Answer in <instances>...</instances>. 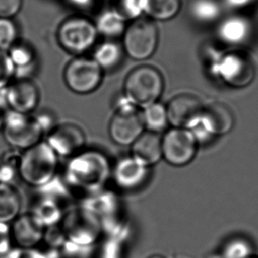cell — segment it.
<instances>
[{"label": "cell", "instance_id": "6da1fadb", "mask_svg": "<svg viewBox=\"0 0 258 258\" xmlns=\"http://www.w3.org/2000/svg\"><path fill=\"white\" fill-rule=\"evenodd\" d=\"M110 174L108 157L99 151L88 150L72 157L63 178L69 188L89 195L103 189Z\"/></svg>", "mask_w": 258, "mask_h": 258}, {"label": "cell", "instance_id": "7a4b0ae2", "mask_svg": "<svg viewBox=\"0 0 258 258\" xmlns=\"http://www.w3.org/2000/svg\"><path fill=\"white\" fill-rule=\"evenodd\" d=\"M58 156L46 141L21 153L20 179L35 188L47 184L57 174Z\"/></svg>", "mask_w": 258, "mask_h": 258}, {"label": "cell", "instance_id": "3957f363", "mask_svg": "<svg viewBox=\"0 0 258 258\" xmlns=\"http://www.w3.org/2000/svg\"><path fill=\"white\" fill-rule=\"evenodd\" d=\"M163 89L162 74L157 68L150 66L133 69L124 81V96L137 108H147L158 102Z\"/></svg>", "mask_w": 258, "mask_h": 258}, {"label": "cell", "instance_id": "277c9868", "mask_svg": "<svg viewBox=\"0 0 258 258\" xmlns=\"http://www.w3.org/2000/svg\"><path fill=\"white\" fill-rule=\"evenodd\" d=\"M123 50L134 60L148 59L154 55L159 42V30L153 20L140 17L126 27L122 35Z\"/></svg>", "mask_w": 258, "mask_h": 258}, {"label": "cell", "instance_id": "5b68a950", "mask_svg": "<svg viewBox=\"0 0 258 258\" xmlns=\"http://www.w3.org/2000/svg\"><path fill=\"white\" fill-rule=\"evenodd\" d=\"M2 134L10 148L21 152L40 143L44 135L33 115L11 109L5 112Z\"/></svg>", "mask_w": 258, "mask_h": 258}, {"label": "cell", "instance_id": "8992f818", "mask_svg": "<svg viewBox=\"0 0 258 258\" xmlns=\"http://www.w3.org/2000/svg\"><path fill=\"white\" fill-rule=\"evenodd\" d=\"M95 23L85 16H72L63 21L57 30L60 46L67 52L81 55L90 49L97 40Z\"/></svg>", "mask_w": 258, "mask_h": 258}, {"label": "cell", "instance_id": "52a82bcc", "mask_svg": "<svg viewBox=\"0 0 258 258\" xmlns=\"http://www.w3.org/2000/svg\"><path fill=\"white\" fill-rule=\"evenodd\" d=\"M142 114L125 96L119 100L108 133L115 143L121 146H132L144 133Z\"/></svg>", "mask_w": 258, "mask_h": 258}, {"label": "cell", "instance_id": "ba28073f", "mask_svg": "<svg viewBox=\"0 0 258 258\" xmlns=\"http://www.w3.org/2000/svg\"><path fill=\"white\" fill-rule=\"evenodd\" d=\"M103 70L94 59L77 57L67 64L63 80L67 87L75 94H87L100 87Z\"/></svg>", "mask_w": 258, "mask_h": 258}, {"label": "cell", "instance_id": "9c48e42d", "mask_svg": "<svg viewBox=\"0 0 258 258\" xmlns=\"http://www.w3.org/2000/svg\"><path fill=\"white\" fill-rule=\"evenodd\" d=\"M162 157L168 164L183 167L195 158L198 142L188 130L172 128L161 139Z\"/></svg>", "mask_w": 258, "mask_h": 258}, {"label": "cell", "instance_id": "30bf717a", "mask_svg": "<svg viewBox=\"0 0 258 258\" xmlns=\"http://www.w3.org/2000/svg\"><path fill=\"white\" fill-rule=\"evenodd\" d=\"M249 60L241 53L230 52L222 55L213 62V74L231 87H244L252 79L253 71Z\"/></svg>", "mask_w": 258, "mask_h": 258}, {"label": "cell", "instance_id": "8fae6325", "mask_svg": "<svg viewBox=\"0 0 258 258\" xmlns=\"http://www.w3.org/2000/svg\"><path fill=\"white\" fill-rule=\"evenodd\" d=\"M46 142L57 156L73 157L84 147L86 134L80 126L66 122L56 124L47 134Z\"/></svg>", "mask_w": 258, "mask_h": 258}, {"label": "cell", "instance_id": "7c38bea8", "mask_svg": "<svg viewBox=\"0 0 258 258\" xmlns=\"http://www.w3.org/2000/svg\"><path fill=\"white\" fill-rule=\"evenodd\" d=\"M8 109L32 115L40 102V90L32 79H14L7 87Z\"/></svg>", "mask_w": 258, "mask_h": 258}, {"label": "cell", "instance_id": "4fadbf2b", "mask_svg": "<svg viewBox=\"0 0 258 258\" xmlns=\"http://www.w3.org/2000/svg\"><path fill=\"white\" fill-rule=\"evenodd\" d=\"M204 104L195 94H181L174 96L167 106L168 122L174 128L188 129L202 114Z\"/></svg>", "mask_w": 258, "mask_h": 258}, {"label": "cell", "instance_id": "5bb4252c", "mask_svg": "<svg viewBox=\"0 0 258 258\" xmlns=\"http://www.w3.org/2000/svg\"><path fill=\"white\" fill-rule=\"evenodd\" d=\"M13 243L17 248H35L44 236L45 227L32 213L20 214L10 226Z\"/></svg>", "mask_w": 258, "mask_h": 258}, {"label": "cell", "instance_id": "9a60e30c", "mask_svg": "<svg viewBox=\"0 0 258 258\" xmlns=\"http://www.w3.org/2000/svg\"><path fill=\"white\" fill-rule=\"evenodd\" d=\"M149 168L133 156L122 158L115 165L113 177L119 188L133 190L143 185L149 174Z\"/></svg>", "mask_w": 258, "mask_h": 258}, {"label": "cell", "instance_id": "2e32d148", "mask_svg": "<svg viewBox=\"0 0 258 258\" xmlns=\"http://www.w3.org/2000/svg\"><path fill=\"white\" fill-rule=\"evenodd\" d=\"M204 125L213 137L221 136L230 132L234 125V117L230 109L220 102L204 105L200 115Z\"/></svg>", "mask_w": 258, "mask_h": 258}, {"label": "cell", "instance_id": "e0dca14e", "mask_svg": "<svg viewBox=\"0 0 258 258\" xmlns=\"http://www.w3.org/2000/svg\"><path fill=\"white\" fill-rule=\"evenodd\" d=\"M7 54L15 68V79H32L37 70V55L30 44L18 41Z\"/></svg>", "mask_w": 258, "mask_h": 258}, {"label": "cell", "instance_id": "ac0fdd59", "mask_svg": "<svg viewBox=\"0 0 258 258\" xmlns=\"http://www.w3.org/2000/svg\"><path fill=\"white\" fill-rule=\"evenodd\" d=\"M133 155L148 168L157 164L162 158L161 139L157 133H142V135L132 145Z\"/></svg>", "mask_w": 258, "mask_h": 258}, {"label": "cell", "instance_id": "d6986e66", "mask_svg": "<svg viewBox=\"0 0 258 258\" xmlns=\"http://www.w3.org/2000/svg\"><path fill=\"white\" fill-rule=\"evenodd\" d=\"M22 197L14 184L0 182V223L11 224L21 213Z\"/></svg>", "mask_w": 258, "mask_h": 258}, {"label": "cell", "instance_id": "ffe728a7", "mask_svg": "<svg viewBox=\"0 0 258 258\" xmlns=\"http://www.w3.org/2000/svg\"><path fill=\"white\" fill-rule=\"evenodd\" d=\"M181 0H143L144 14L153 21H167L181 10Z\"/></svg>", "mask_w": 258, "mask_h": 258}, {"label": "cell", "instance_id": "44dd1931", "mask_svg": "<svg viewBox=\"0 0 258 258\" xmlns=\"http://www.w3.org/2000/svg\"><path fill=\"white\" fill-rule=\"evenodd\" d=\"M29 213H32L44 227L56 224L62 215L58 201L41 195H39L33 204Z\"/></svg>", "mask_w": 258, "mask_h": 258}, {"label": "cell", "instance_id": "7402d4cb", "mask_svg": "<svg viewBox=\"0 0 258 258\" xmlns=\"http://www.w3.org/2000/svg\"><path fill=\"white\" fill-rule=\"evenodd\" d=\"M21 151L10 148L0 157V182L14 184L16 179H20Z\"/></svg>", "mask_w": 258, "mask_h": 258}, {"label": "cell", "instance_id": "603a6c76", "mask_svg": "<svg viewBox=\"0 0 258 258\" xmlns=\"http://www.w3.org/2000/svg\"><path fill=\"white\" fill-rule=\"evenodd\" d=\"M122 57L121 46L113 42H105L95 49L93 59L102 70H110L117 67Z\"/></svg>", "mask_w": 258, "mask_h": 258}, {"label": "cell", "instance_id": "cb8c5ba5", "mask_svg": "<svg viewBox=\"0 0 258 258\" xmlns=\"http://www.w3.org/2000/svg\"><path fill=\"white\" fill-rule=\"evenodd\" d=\"M142 119L145 128L151 133H161L169 123L167 107L160 102H155L144 108Z\"/></svg>", "mask_w": 258, "mask_h": 258}, {"label": "cell", "instance_id": "d4e9b609", "mask_svg": "<svg viewBox=\"0 0 258 258\" xmlns=\"http://www.w3.org/2000/svg\"><path fill=\"white\" fill-rule=\"evenodd\" d=\"M98 34L108 38H115L123 35L126 29V22L111 10L101 14L95 22Z\"/></svg>", "mask_w": 258, "mask_h": 258}, {"label": "cell", "instance_id": "484cf974", "mask_svg": "<svg viewBox=\"0 0 258 258\" xmlns=\"http://www.w3.org/2000/svg\"><path fill=\"white\" fill-rule=\"evenodd\" d=\"M248 33L246 21L240 18H231L224 21L219 28V35L224 42L229 44H237L242 42Z\"/></svg>", "mask_w": 258, "mask_h": 258}, {"label": "cell", "instance_id": "4316f807", "mask_svg": "<svg viewBox=\"0 0 258 258\" xmlns=\"http://www.w3.org/2000/svg\"><path fill=\"white\" fill-rule=\"evenodd\" d=\"M110 10L127 22L142 17L143 0H112Z\"/></svg>", "mask_w": 258, "mask_h": 258}, {"label": "cell", "instance_id": "83f0119b", "mask_svg": "<svg viewBox=\"0 0 258 258\" xmlns=\"http://www.w3.org/2000/svg\"><path fill=\"white\" fill-rule=\"evenodd\" d=\"M192 16L200 22H212L220 14V8L214 0H195L190 7Z\"/></svg>", "mask_w": 258, "mask_h": 258}, {"label": "cell", "instance_id": "f1b7e54d", "mask_svg": "<svg viewBox=\"0 0 258 258\" xmlns=\"http://www.w3.org/2000/svg\"><path fill=\"white\" fill-rule=\"evenodd\" d=\"M19 41V29L12 19L0 18V50L7 51Z\"/></svg>", "mask_w": 258, "mask_h": 258}, {"label": "cell", "instance_id": "f546056e", "mask_svg": "<svg viewBox=\"0 0 258 258\" xmlns=\"http://www.w3.org/2000/svg\"><path fill=\"white\" fill-rule=\"evenodd\" d=\"M253 255L250 242L242 238H235L227 243L225 251V258H248Z\"/></svg>", "mask_w": 258, "mask_h": 258}, {"label": "cell", "instance_id": "4dcf8cb0", "mask_svg": "<svg viewBox=\"0 0 258 258\" xmlns=\"http://www.w3.org/2000/svg\"><path fill=\"white\" fill-rule=\"evenodd\" d=\"M15 79V68L7 51L0 50V89L6 88Z\"/></svg>", "mask_w": 258, "mask_h": 258}, {"label": "cell", "instance_id": "1f68e13d", "mask_svg": "<svg viewBox=\"0 0 258 258\" xmlns=\"http://www.w3.org/2000/svg\"><path fill=\"white\" fill-rule=\"evenodd\" d=\"M32 115L44 135L48 134L56 125L55 116L48 110H42Z\"/></svg>", "mask_w": 258, "mask_h": 258}, {"label": "cell", "instance_id": "d6a6232c", "mask_svg": "<svg viewBox=\"0 0 258 258\" xmlns=\"http://www.w3.org/2000/svg\"><path fill=\"white\" fill-rule=\"evenodd\" d=\"M23 0H0V18L13 19L22 7Z\"/></svg>", "mask_w": 258, "mask_h": 258}, {"label": "cell", "instance_id": "836d02e7", "mask_svg": "<svg viewBox=\"0 0 258 258\" xmlns=\"http://www.w3.org/2000/svg\"><path fill=\"white\" fill-rule=\"evenodd\" d=\"M12 245L10 224L0 223V257L7 256L12 250Z\"/></svg>", "mask_w": 258, "mask_h": 258}, {"label": "cell", "instance_id": "e575fe53", "mask_svg": "<svg viewBox=\"0 0 258 258\" xmlns=\"http://www.w3.org/2000/svg\"><path fill=\"white\" fill-rule=\"evenodd\" d=\"M7 258H44L35 248H17L11 250L7 255Z\"/></svg>", "mask_w": 258, "mask_h": 258}, {"label": "cell", "instance_id": "d590c367", "mask_svg": "<svg viewBox=\"0 0 258 258\" xmlns=\"http://www.w3.org/2000/svg\"><path fill=\"white\" fill-rule=\"evenodd\" d=\"M72 7L80 10H87L94 4L95 0H67Z\"/></svg>", "mask_w": 258, "mask_h": 258}, {"label": "cell", "instance_id": "8d00e7d4", "mask_svg": "<svg viewBox=\"0 0 258 258\" xmlns=\"http://www.w3.org/2000/svg\"><path fill=\"white\" fill-rule=\"evenodd\" d=\"M8 109L7 97V87L0 89V110L7 111Z\"/></svg>", "mask_w": 258, "mask_h": 258}, {"label": "cell", "instance_id": "74e56055", "mask_svg": "<svg viewBox=\"0 0 258 258\" xmlns=\"http://www.w3.org/2000/svg\"><path fill=\"white\" fill-rule=\"evenodd\" d=\"M248 0H228L229 3L232 4L233 6H242L244 5Z\"/></svg>", "mask_w": 258, "mask_h": 258}, {"label": "cell", "instance_id": "f35d334b", "mask_svg": "<svg viewBox=\"0 0 258 258\" xmlns=\"http://www.w3.org/2000/svg\"><path fill=\"white\" fill-rule=\"evenodd\" d=\"M5 112L0 110V133H2L4 127V116H5Z\"/></svg>", "mask_w": 258, "mask_h": 258}, {"label": "cell", "instance_id": "ab89813d", "mask_svg": "<svg viewBox=\"0 0 258 258\" xmlns=\"http://www.w3.org/2000/svg\"><path fill=\"white\" fill-rule=\"evenodd\" d=\"M248 258H258V256L257 255H252L251 256H249V257Z\"/></svg>", "mask_w": 258, "mask_h": 258}]
</instances>
